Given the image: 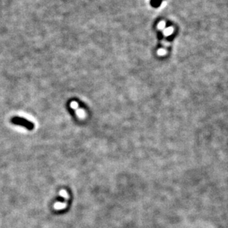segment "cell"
<instances>
[{
  "instance_id": "4",
  "label": "cell",
  "mask_w": 228,
  "mask_h": 228,
  "mask_svg": "<svg viewBox=\"0 0 228 228\" xmlns=\"http://www.w3.org/2000/svg\"><path fill=\"white\" fill-rule=\"evenodd\" d=\"M59 194H60V195H61V196L64 197V198H65V199H67V198H68V195H67V193L64 190H61L60 193H59Z\"/></svg>"
},
{
  "instance_id": "3",
  "label": "cell",
  "mask_w": 228,
  "mask_h": 228,
  "mask_svg": "<svg viewBox=\"0 0 228 228\" xmlns=\"http://www.w3.org/2000/svg\"><path fill=\"white\" fill-rule=\"evenodd\" d=\"M66 207V203H59V202H57L56 203V205H54V208H56V210H61L62 208H65Z\"/></svg>"
},
{
  "instance_id": "2",
  "label": "cell",
  "mask_w": 228,
  "mask_h": 228,
  "mask_svg": "<svg viewBox=\"0 0 228 228\" xmlns=\"http://www.w3.org/2000/svg\"><path fill=\"white\" fill-rule=\"evenodd\" d=\"M70 107L73 108V109L75 110L76 113H77V116H78V117L81 118V119H84V118L86 117V114H85V111L79 108V105L77 102H75V101L71 102Z\"/></svg>"
},
{
  "instance_id": "1",
  "label": "cell",
  "mask_w": 228,
  "mask_h": 228,
  "mask_svg": "<svg viewBox=\"0 0 228 228\" xmlns=\"http://www.w3.org/2000/svg\"><path fill=\"white\" fill-rule=\"evenodd\" d=\"M11 122L14 124H17V125L23 126V127L28 129V130H32L33 128V123L30 122L29 121L26 120V119H23V118L14 117L11 119Z\"/></svg>"
}]
</instances>
